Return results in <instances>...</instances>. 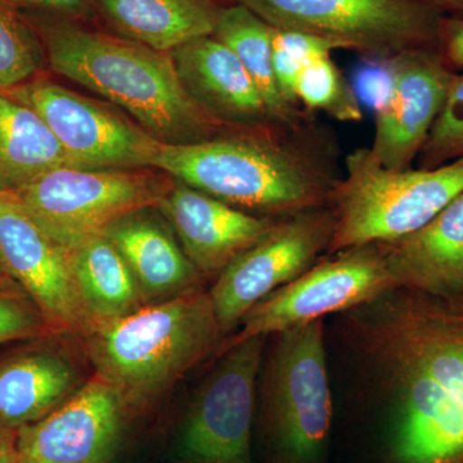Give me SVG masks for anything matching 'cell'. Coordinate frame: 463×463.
<instances>
[{
	"label": "cell",
	"mask_w": 463,
	"mask_h": 463,
	"mask_svg": "<svg viewBox=\"0 0 463 463\" xmlns=\"http://www.w3.org/2000/svg\"><path fill=\"white\" fill-rule=\"evenodd\" d=\"M358 394L379 410L386 463H463V298L395 288L337 315Z\"/></svg>",
	"instance_id": "obj_1"
},
{
	"label": "cell",
	"mask_w": 463,
	"mask_h": 463,
	"mask_svg": "<svg viewBox=\"0 0 463 463\" xmlns=\"http://www.w3.org/2000/svg\"><path fill=\"white\" fill-rule=\"evenodd\" d=\"M340 149L312 114L295 127L243 128L191 145H163L155 169L243 212L269 218L328 206Z\"/></svg>",
	"instance_id": "obj_2"
},
{
	"label": "cell",
	"mask_w": 463,
	"mask_h": 463,
	"mask_svg": "<svg viewBox=\"0 0 463 463\" xmlns=\"http://www.w3.org/2000/svg\"><path fill=\"white\" fill-rule=\"evenodd\" d=\"M24 16L41 38L47 66L128 112L164 145H191L237 129L215 120L191 99L170 52L76 21L33 12Z\"/></svg>",
	"instance_id": "obj_3"
},
{
	"label": "cell",
	"mask_w": 463,
	"mask_h": 463,
	"mask_svg": "<svg viewBox=\"0 0 463 463\" xmlns=\"http://www.w3.org/2000/svg\"><path fill=\"white\" fill-rule=\"evenodd\" d=\"M225 337L203 286L94 326L81 339L94 374L118 392L133 417L154 408L192 368L216 356Z\"/></svg>",
	"instance_id": "obj_4"
},
{
	"label": "cell",
	"mask_w": 463,
	"mask_h": 463,
	"mask_svg": "<svg viewBox=\"0 0 463 463\" xmlns=\"http://www.w3.org/2000/svg\"><path fill=\"white\" fill-rule=\"evenodd\" d=\"M463 194V157L434 169L390 170L367 148L347 155L332 194L335 231L327 255L413 233Z\"/></svg>",
	"instance_id": "obj_5"
},
{
	"label": "cell",
	"mask_w": 463,
	"mask_h": 463,
	"mask_svg": "<svg viewBox=\"0 0 463 463\" xmlns=\"http://www.w3.org/2000/svg\"><path fill=\"white\" fill-rule=\"evenodd\" d=\"M265 412L279 463H322L334 421L325 319L273 335Z\"/></svg>",
	"instance_id": "obj_6"
},
{
	"label": "cell",
	"mask_w": 463,
	"mask_h": 463,
	"mask_svg": "<svg viewBox=\"0 0 463 463\" xmlns=\"http://www.w3.org/2000/svg\"><path fill=\"white\" fill-rule=\"evenodd\" d=\"M175 185L169 174L147 169L58 167L14 194L43 230L67 250L103 234L118 219L158 207Z\"/></svg>",
	"instance_id": "obj_7"
},
{
	"label": "cell",
	"mask_w": 463,
	"mask_h": 463,
	"mask_svg": "<svg viewBox=\"0 0 463 463\" xmlns=\"http://www.w3.org/2000/svg\"><path fill=\"white\" fill-rule=\"evenodd\" d=\"M274 29L337 43L362 57L440 50L446 16L422 0H233Z\"/></svg>",
	"instance_id": "obj_8"
},
{
	"label": "cell",
	"mask_w": 463,
	"mask_h": 463,
	"mask_svg": "<svg viewBox=\"0 0 463 463\" xmlns=\"http://www.w3.org/2000/svg\"><path fill=\"white\" fill-rule=\"evenodd\" d=\"M395 288L398 286L381 243L326 255L297 279L252 307L237 330L225 337L216 356L250 337H270L341 315Z\"/></svg>",
	"instance_id": "obj_9"
},
{
	"label": "cell",
	"mask_w": 463,
	"mask_h": 463,
	"mask_svg": "<svg viewBox=\"0 0 463 463\" xmlns=\"http://www.w3.org/2000/svg\"><path fill=\"white\" fill-rule=\"evenodd\" d=\"M2 93L41 116L78 169L155 167L164 145L111 103L75 93L44 74Z\"/></svg>",
	"instance_id": "obj_10"
},
{
	"label": "cell",
	"mask_w": 463,
	"mask_h": 463,
	"mask_svg": "<svg viewBox=\"0 0 463 463\" xmlns=\"http://www.w3.org/2000/svg\"><path fill=\"white\" fill-rule=\"evenodd\" d=\"M267 339L250 337L216 356L182 423L178 463H254L252 422Z\"/></svg>",
	"instance_id": "obj_11"
},
{
	"label": "cell",
	"mask_w": 463,
	"mask_h": 463,
	"mask_svg": "<svg viewBox=\"0 0 463 463\" xmlns=\"http://www.w3.org/2000/svg\"><path fill=\"white\" fill-rule=\"evenodd\" d=\"M335 222L330 205L283 218L216 277L209 294L225 336L237 330L259 301L327 255Z\"/></svg>",
	"instance_id": "obj_12"
},
{
	"label": "cell",
	"mask_w": 463,
	"mask_h": 463,
	"mask_svg": "<svg viewBox=\"0 0 463 463\" xmlns=\"http://www.w3.org/2000/svg\"><path fill=\"white\" fill-rule=\"evenodd\" d=\"M0 264L41 310L54 336L90 328L71 252L52 239L9 192H0Z\"/></svg>",
	"instance_id": "obj_13"
},
{
	"label": "cell",
	"mask_w": 463,
	"mask_h": 463,
	"mask_svg": "<svg viewBox=\"0 0 463 463\" xmlns=\"http://www.w3.org/2000/svg\"><path fill=\"white\" fill-rule=\"evenodd\" d=\"M130 419L118 392L93 373L65 403L17 429L18 463H112Z\"/></svg>",
	"instance_id": "obj_14"
},
{
	"label": "cell",
	"mask_w": 463,
	"mask_h": 463,
	"mask_svg": "<svg viewBox=\"0 0 463 463\" xmlns=\"http://www.w3.org/2000/svg\"><path fill=\"white\" fill-rule=\"evenodd\" d=\"M392 90L374 115L371 158L390 170L411 167L446 100L453 70L440 50H414L389 58Z\"/></svg>",
	"instance_id": "obj_15"
},
{
	"label": "cell",
	"mask_w": 463,
	"mask_h": 463,
	"mask_svg": "<svg viewBox=\"0 0 463 463\" xmlns=\"http://www.w3.org/2000/svg\"><path fill=\"white\" fill-rule=\"evenodd\" d=\"M158 210L203 279H216L281 221L243 212L178 181Z\"/></svg>",
	"instance_id": "obj_16"
},
{
	"label": "cell",
	"mask_w": 463,
	"mask_h": 463,
	"mask_svg": "<svg viewBox=\"0 0 463 463\" xmlns=\"http://www.w3.org/2000/svg\"><path fill=\"white\" fill-rule=\"evenodd\" d=\"M170 54L183 87L215 120L237 129L276 124L239 58L214 36L194 39Z\"/></svg>",
	"instance_id": "obj_17"
},
{
	"label": "cell",
	"mask_w": 463,
	"mask_h": 463,
	"mask_svg": "<svg viewBox=\"0 0 463 463\" xmlns=\"http://www.w3.org/2000/svg\"><path fill=\"white\" fill-rule=\"evenodd\" d=\"M129 267L145 306L203 288V277L185 255L158 207L118 219L103 232Z\"/></svg>",
	"instance_id": "obj_18"
},
{
	"label": "cell",
	"mask_w": 463,
	"mask_h": 463,
	"mask_svg": "<svg viewBox=\"0 0 463 463\" xmlns=\"http://www.w3.org/2000/svg\"><path fill=\"white\" fill-rule=\"evenodd\" d=\"M381 245L398 288L463 298V194L420 230Z\"/></svg>",
	"instance_id": "obj_19"
},
{
	"label": "cell",
	"mask_w": 463,
	"mask_h": 463,
	"mask_svg": "<svg viewBox=\"0 0 463 463\" xmlns=\"http://www.w3.org/2000/svg\"><path fill=\"white\" fill-rule=\"evenodd\" d=\"M78 361L62 347H26L0 359V425L16 431L43 419L83 388Z\"/></svg>",
	"instance_id": "obj_20"
},
{
	"label": "cell",
	"mask_w": 463,
	"mask_h": 463,
	"mask_svg": "<svg viewBox=\"0 0 463 463\" xmlns=\"http://www.w3.org/2000/svg\"><path fill=\"white\" fill-rule=\"evenodd\" d=\"M118 35L172 52L213 35L222 5L216 0H94Z\"/></svg>",
	"instance_id": "obj_21"
},
{
	"label": "cell",
	"mask_w": 463,
	"mask_h": 463,
	"mask_svg": "<svg viewBox=\"0 0 463 463\" xmlns=\"http://www.w3.org/2000/svg\"><path fill=\"white\" fill-rule=\"evenodd\" d=\"M70 252L76 288L90 319L88 331L145 307L129 267L108 237L99 234Z\"/></svg>",
	"instance_id": "obj_22"
},
{
	"label": "cell",
	"mask_w": 463,
	"mask_h": 463,
	"mask_svg": "<svg viewBox=\"0 0 463 463\" xmlns=\"http://www.w3.org/2000/svg\"><path fill=\"white\" fill-rule=\"evenodd\" d=\"M65 166L72 167L41 116L0 91V192L20 190Z\"/></svg>",
	"instance_id": "obj_23"
},
{
	"label": "cell",
	"mask_w": 463,
	"mask_h": 463,
	"mask_svg": "<svg viewBox=\"0 0 463 463\" xmlns=\"http://www.w3.org/2000/svg\"><path fill=\"white\" fill-rule=\"evenodd\" d=\"M213 36L239 58L274 123L295 127L312 114L283 99L273 69V27L263 18L240 3L225 5L219 14Z\"/></svg>",
	"instance_id": "obj_24"
},
{
	"label": "cell",
	"mask_w": 463,
	"mask_h": 463,
	"mask_svg": "<svg viewBox=\"0 0 463 463\" xmlns=\"http://www.w3.org/2000/svg\"><path fill=\"white\" fill-rule=\"evenodd\" d=\"M44 47L23 12L0 0V91L12 90L44 74Z\"/></svg>",
	"instance_id": "obj_25"
},
{
	"label": "cell",
	"mask_w": 463,
	"mask_h": 463,
	"mask_svg": "<svg viewBox=\"0 0 463 463\" xmlns=\"http://www.w3.org/2000/svg\"><path fill=\"white\" fill-rule=\"evenodd\" d=\"M298 105L307 112L323 111L343 123L364 118V109L331 56L317 58L304 67L297 85Z\"/></svg>",
	"instance_id": "obj_26"
},
{
	"label": "cell",
	"mask_w": 463,
	"mask_h": 463,
	"mask_svg": "<svg viewBox=\"0 0 463 463\" xmlns=\"http://www.w3.org/2000/svg\"><path fill=\"white\" fill-rule=\"evenodd\" d=\"M273 69L283 99L298 108L297 85L304 67L317 58L332 56L343 50L337 43L310 33L279 30L273 27Z\"/></svg>",
	"instance_id": "obj_27"
},
{
	"label": "cell",
	"mask_w": 463,
	"mask_h": 463,
	"mask_svg": "<svg viewBox=\"0 0 463 463\" xmlns=\"http://www.w3.org/2000/svg\"><path fill=\"white\" fill-rule=\"evenodd\" d=\"M419 156L421 169H434L463 157V70L453 72L443 108Z\"/></svg>",
	"instance_id": "obj_28"
},
{
	"label": "cell",
	"mask_w": 463,
	"mask_h": 463,
	"mask_svg": "<svg viewBox=\"0 0 463 463\" xmlns=\"http://www.w3.org/2000/svg\"><path fill=\"white\" fill-rule=\"evenodd\" d=\"M54 336L41 310L21 289L0 288V345Z\"/></svg>",
	"instance_id": "obj_29"
},
{
	"label": "cell",
	"mask_w": 463,
	"mask_h": 463,
	"mask_svg": "<svg viewBox=\"0 0 463 463\" xmlns=\"http://www.w3.org/2000/svg\"><path fill=\"white\" fill-rule=\"evenodd\" d=\"M353 74V90L362 108L374 115L388 102L392 90V72L389 58L362 57Z\"/></svg>",
	"instance_id": "obj_30"
},
{
	"label": "cell",
	"mask_w": 463,
	"mask_h": 463,
	"mask_svg": "<svg viewBox=\"0 0 463 463\" xmlns=\"http://www.w3.org/2000/svg\"><path fill=\"white\" fill-rule=\"evenodd\" d=\"M20 11L76 21L93 16L94 0H9Z\"/></svg>",
	"instance_id": "obj_31"
},
{
	"label": "cell",
	"mask_w": 463,
	"mask_h": 463,
	"mask_svg": "<svg viewBox=\"0 0 463 463\" xmlns=\"http://www.w3.org/2000/svg\"><path fill=\"white\" fill-rule=\"evenodd\" d=\"M440 52L450 69L463 70V18H444Z\"/></svg>",
	"instance_id": "obj_32"
},
{
	"label": "cell",
	"mask_w": 463,
	"mask_h": 463,
	"mask_svg": "<svg viewBox=\"0 0 463 463\" xmlns=\"http://www.w3.org/2000/svg\"><path fill=\"white\" fill-rule=\"evenodd\" d=\"M0 463H18L16 431L0 425Z\"/></svg>",
	"instance_id": "obj_33"
},
{
	"label": "cell",
	"mask_w": 463,
	"mask_h": 463,
	"mask_svg": "<svg viewBox=\"0 0 463 463\" xmlns=\"http://www.w3.org/2000/svg\"><path fill=\"white\" fill-rule=\"evenodd\" d=\"M446 17L463 18V0H422Z\"/></svg>",
	"instance_id": "obj_34"
},
{
	"label": "cell",
	"mask_w": 463,
	"mask_h": 463,
	"mask_svg": "<svg viewBox=\"0 0 463 463\" xmlns=\"http://www.w3.org/2000/svg\"><path fill=\"white\" fill-rule=\"evenodd\" d=\"M0 288L3 289H21L18 288V285L16 282L14 281V279H11V277L8 276V273L5 272V268H3V265L0 264ZM23 291V289H21Z\"/></svg>",
	"instance_id": "obj_35"
}]
</instances>
